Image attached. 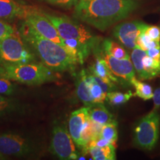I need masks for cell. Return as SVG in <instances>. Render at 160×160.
<instances>
[{"label": "cell", "mask_w": 160, "mask_h": 160, "mask_svg": "<svg viewBox=\"0 0 160 160\" xmlns=\"http://www.w3.org/2000/svg\"><path fill=\"white\" fill-rule=\"evenodd\" d=\"M44 1L64 8H71L77 5L79 0H44Z\"/></svg>", "instance_id": "83f0119b"}, {"label": "cell", "mask_w": 160, "mask_h": 160, "mask_svg": "<svg viewBox=\"0 0 160 160\" xmlns=\"http://www.w3.org/2000/svg\"><path fill=\"white\" fill-rule=\"evenodd\" d=\"M22 111V106L17 101L5 95L0 94V117Z\"/></svg>", "instance_id": "ffe728a7"}, {"label": "cell", "mask_w": 160, "mask_h": 160, "mask_svg": "<svg viewBox=\"0 0 160 160\" xmlns=\"http://www.w3.org/2000/svg\"><path fill=\"white\" fill-rule=\"evenodd\" d=\"M88 73L85 71H81L79 73L77 81V95L82 102L85 106H90L93 104L91 91H90L89 83L87 79Z\"/></svg>", "instance_id": "2e32d148"}, {"label": "cell", "mask_w": 160, "mask_h": 160, "mask_svg": "<svg viewBox=\"0 0 160 160\" xmlns=\"http://www.w3.org/2000/svg\"><path fill=\"white\" fill-rule=\"evenodd\" d=\"M87 107L88 109L89 118L94 122L104 125L116 122L113 116L108 111L103 103H93Z\"/></svg>", "instance_id": "9a60e30c"}, {"label": "cell", "mask_w": 160, "mask_h": 160, "mask_svg": "<svg viewBox=\"0 0 160 160\" xmlns=\"http://www.w3.org/2000/svg\"><path fill=\"white\" fill-rule=\"evenodd\" d=\"M133 97H134V94L131 91H128L127 93L110 91L106 94V99L112 105H120L127 102Z\"/></svg>", "instance_id": "cb8c5ba5"}, {"label": "cell", "mask_w": 160, "mask_h": 160, "mask_svg": "<svg viewBox=\"0 0 160 160\" xmlns=\"http://www.w3.org/2000/svg\"><path fill=\"white\" fill-rule=\"evenodd\" d=\"M145 33L151 39L160 42V28L155 25H148Z\"/></svg>", "instance_id": "f546056e"}, {"label": "cell", "mask_w": 160, "mask_h": 160, "mask_svg": "<svg viewBox=\"0 0 160 160\" xmlns=\"http://www.w3.org/2000/svg\"><path fill=\"white\" fill-rule=\"evenodd\" d=\"M33 140L17 133H0V153L4 157H23L34 153Z\"/></svg>", "instance_id": "52a82bcc"}, {"label": "cell", "mask_w": 160, "mask_h": 160, "mask_svg": "<svg viewBox=\"0 0 160 160\" xmlns=\"http://www.w3.org/2000/svg\"><path fill=\"white\" fill-rule=\"evenodd\" d=\"M34 54L21 37L15 31L8 37L0 40V61L2 64L32 62Z\"/></svg>", "instance_id": "5b68a950"}, {"label": "cell", "mask_w": 160, "mask_h": 160, "mask_svg": "<svg viewBox=\"0 0 160 160\" xmlns=\"http://www.w3.org/2000/svg\"><path fill=\"white\" fill-rule=\"evenodd\" d=\"M15 91V85L12 83L9 78L3 74L0 75V94L10 96Z\"/></svg>", "instance_id": "4316f807"}, {"label": "cell", "mask_w": 160, "mask_h": 160, "mask_svg": "<svg viewBox=\"0 0 160 160\" xmlns=\"http://www.w3.org/2000/svg\"><path fill=\"white\" fill-rule=\"evenodd\" d=\"M43 13L53 24L62 40L73 39L77 41L89 54L97 48L99 38L93 35L85 26L67 17Z\"/></svg>", "instance_id": "277c9868"}, {"label": "cell", "mask_w": 160, "mask_h": 160, "mask_svg": "<svg viewBox=\"0 0 160 160\" xmlns=\"http://www.w3.org/2000/svg\"><path fill=\"white\" fill-rule=\"evenodd\" d=\"M131 84L135 88V93L133 94L136 97H138L143 100H149L153 99V88L148 84L139 81V80L137 79V78L132 80Z\"/></svg>", "instance_id": "44dd1931"}, {"label": "cell", "mask_w": 160, "mask_h": 160, "mask_svg": "<svg viewBox=\"0 0 160 160\" xmlns=\"http://www.w3.org/2000/svg\"><path fill=\"white\" fill-rule=\"evenodd\" d=\"M75 145L67 129L59 125L54 126L50 145V150L53 155L63 160L78 159L79 155Z\"/></svg>", "instance_id": "ba28073f"}, {"label": "cell", "mask_w": 160, "mask_h": 160, "mask_svg": "<svg viewBox=\"0 0 160 160\" xmlns=\"http://www.w3.org/2000/svg\"><path fill=\"white\" fill-rule=\"evenodd\" d=\"M1 159H5V157H4L3 155H2L1 153H0V160Z\"/></svg>", "instance_id": "836d02e7"}, {"label": "cell", "mask_w": 160, "mask_h": 160, "mask_svg": "<svg viewBox=\"0 0 160 160\" xmlns=\"http://www.w3.org/2000/svg\"><path fill=\"white\" fill-rule=\"evenodd\" d=\"M146 53L150 57L153 58V59L160 62V46L158 48H155L148 49V51H146Z\"/></svg>", "instance_id": "4dcf8cb0"}, {"label": "cell", "mask_w": 160, "mask_h": 160, "mask_svg": "<svg viewBox=\"0 0 160 160\" xmlns=\"http://www.w3.org/2000/svg\"><path fill=\"white\" fill-rule=\"evenodd\" d=\"M87 79L89 83L90 91H91L93 103H103L106 99L107 93L103 91L101 86L95 81L92 74H88Z\"/></svg>", "instance_id": "7402d4cb"}, {"label": "cell", "mask_w": 160, "mask_h": 160, "mask_svg": "<svg viewBox=\"0 0 160 160\" xmlns=\"http://www.w3.org/2000/svg\"><path fill=\"white\" fill-rule=\"evenodd\" d=\"M19 33L41 62L53 72L73 71L79 63L67 48L42 37L25 22L20 28Z\"/></svg>", "instance_id": "7a4b0ae2"}, {"label": "cell", "mask_w": 160, "mask_h": 160, "mask_svg": "<svg viewBox=\"0 0 160 160\" xmlns=\"http://www.w3.org/2000/svg\"><path fill=\"white\" fill-rule=\"evenodd\" d=\"M24 22L31 26L42 37L65 46L63 40L55 26L39 9L28 16Z\"/></svg>", "instance_id": "9c48e42d"}, {"label": "cell", "mask_w": 160, "mask_h": 160, "mask_svg": "<svg viewBox=\"0 0 160 160\" xmlns=\"http://www.w3.org/2000/svg\"><path fill=\"white\" fill-rule=\"evenodd\" d=\"M103 51L117 59H130L128 52L122 45L112 39H107L102 42Z\"/></svg>", "instance_id": "ac0fdd59"}, {"label": "cell", "mask_w": 160, "mask_h": 160, "mask_svg": "<svg viewBox=\"0 0 160 160\" xmlns=\"http://www.w3.org/2000/svg\"><path fill=\"white\" fill-rule=\"evenodd\" d=\"M111 73L119 79L120 83L130 84L135 79V69L130 59H117L103 51L100 53Z\"/></svg>", "instance_id": "30bf717a"}, {"label": "cell", "mask_w": 160, "mask_h": 160, "mask_svg": "<svg viewBox=\"0 0 160 160\" xmlns=\"http://www.w3.org/2000/svg\"><path fill=\"white\" fill-rule=\"evenodd\" d=\"M153 102H154L155 107H160V87L158 88L153 92Z\"/></svg>", "instance_id": "1f68e13d"}, {"label": "cell", "mask_w": 160, "mask_h": 160, "mask_svg": "<svg viewBox=\"0 0 160 160\" xmlns=\"http://www.w3.org/2000/svg\"><path fill=\"white\" fill-rule=\"evenodd\" d=\"M146 54H147L146 51H144V50L137 47L133 48L131 52V62L133 63L135 71H137L138 76L141 79H143L144 75L142 59Z\"/></svg>", "instance_id": "603a6c76"}, {"label": "cell", "mask_w": 160, "mask_h": 160, "mask_svg": "<svg viewBox=\"0 0 160 160\" xmlns=\"http://www.w3.org/2000/svg\"><path fill=\"white\" fill-rule=\"evenodd\" d=\"M160 115L157 111L150 112L142 118L134 129L133 141L137 147L145 150H152L159 139Z\"/></svg>", "instance_id": "8992f818"}, {"label": "cell", "mask_w": 160, "mask_h": 160, "mask_svg": "<svg viewBox=\"0 0 160 160\" xmlns=\"http://www.w3.org/2000/svg\"><path fill=\"white\" fill-rule=\"evenodd\" d=\"M38 9L33 6L20 4L14 0H0V19L3 21L16 19L25 20L28 16Z\"/></svg>", "instance_id": "7c38bea8"}, {"label": "cell", "mask_w": 160, "mask_h": 160, "mask_svg": "<svg viewBox=\"0 0 160 160\" xmlns=\"http://www.w3.org/2000/svg\"><path fill=\"white\" fill-rule=\"evenodd\" d=\"M138 5L137 0H88L78 2L75 5L74 17L105 31L120 20L125 19Z\"/></svg>", "instance_id": "6da1fadb"}, {"label": "cell", "mask_w": 160, "mask_h": 160, "mask_svg": "<svg viewBox=\"0 0 160 160\" xmlns=\"http://www.w3.org/2000/svg\"><path fill=\"white\" fill-rule=\"evenodd\" d=\"M15 31V29L11 25L0 19V40L11 35Z\"/></svg>", "instance_id": "f1b7e54d"}, {"label": "cell", "mask_w": 160, "mask_h": 160, "mask_svg": "<svg viewBox=\"0 0 160 160\" xmlns=\"http://www.w3.org/2000/svg\"><path fill=\"white\" fill-rule=\"evenodd\" d=\"M148 25L139 21L128 22L119 24L113 30V36L128 49L137 47V40L142 32L145 31Z\"/></svg>", "instance_id": "8fae6325"}, {"label": "cell", "mask_w": 160, "mask_h": 160, "mask_svg": "<svg viewBox=\"0 0 160 160\" xmlns=\"http://www.w3.org/2000/svg\"><path fill=\"white\" fill-rule=\"evenodd\" d=\"M115 148L114 145L105 147H90L84 152L89 153L92 159L95 160H114L116 159Z\"/></svg>", "instance_id": "e0dca14e"}, {"label": "cell", "mask_w": 160, "mask_h": 160, "mask_svg": "<svg viewBox=\"0 0 160 160\" xmlns=\"http://www.w3.org/2000/svg\"><path fill=\"white\" fill-rule=\"evenodd\" d=\"M85 1H88V0H79V2H85Z\"/></svg>", "instance_id": "e575fe53"}, {"label": "cell", "mask_w": 160, "mask_h": 160, "mask_svg": "<svg viewBox=\"0 0 160 160\" xmlns=\"http://www.w3.org/2000/svg\"><path fill=\"white\" fill-rule=\"evenodd\" d=\"M100 137L116 145V142H117L118 139L117 122L102 125L101 133H100Z\"/></svg>", "instance_id": "d4e9b609"}, {"label": "cell", "mask_w": 160, "mask_h": 160, "mask_svg": "<svg viewBox=\"0 0 160 160\" xmlns=\"http://www.w3.org/2000/svg\"><path fill=\"white\" fill-rule=\"evenodd\" d=\"M90 71L91 74L100 78L114 88L116 83H120L119 79L110 71L108 66L100 54L96 58L94 63L90 68Z\"/></svg>", "instance_id": "5bb4252c"}, {"label": "cell", "mask_w": 160, "mask_h": 160, "mask_svg": "<svg viewBox=\"0 0 160 160\" xmlns=\"http://www.w3.org/2000/svg\"><path fill=\"white\" fill-rule=\"evenodd\" d=\"M144 75L142 80L151 79L160 75V62L146 54L142 59Z\"/></svg>", "instance_id": "d6986e66"}, {"label": "cell", "mask_w": 160, "mask_h": 160, "mask_svg": "<svg viewBox=\"0 0 160 160\" xmlns=\"http://www.w3.org/2000/svg\"><path fill=\"white\" fill-rule=\"evenodd\" d=\"M3 75L13 81L38 85L55 79L53 71L42 63L2 64Z\"/></svg>", "instance_id": "3957f363"}, {"label": "cell", "mask_w": 160, "mask_h": 160, "mask_svg": "<svg viewBox=\"0 0 160 160\" xmlns=\"http://www.w3.org/2000/svg\"><path fill=\"white\" fill-rule=\"evenodd\" d=\"M137 48H139L142 49L144 51H148V49L159 47L160 42L151 39V38L148 37L147 34L145 33V31H144L138 37L137 40Z\"/></svg>", "instance_id": "484cf974"}, {"label": "cell", "mask_w": 160, "mask_h": 160, "mask_svg": "<svg viewBox=\"0 0 160 160\" xmlns=\"http://www.w3.org/2000/svg\"><path fill=\"white\" fill-rule=\"evenodd\" d=\"M3 74V69L2 67H0V75Z\"/></svg>", "instance_id": "d6a6232c"}, {"label": "cell", "mask_w": 160, "mask_h": 160, "mask_svg": "<svg viewBox=\"0 0 160 160\" xmlns=\"http://www.w3.org/2000/svg\"><path fill=\"white\" fill-rule=\"evenodd\" d=\"M88 118V109L87 106H85L72 112L68 120L70 134L77 147L82 150L84 148L82 141V133Z\"/></svg>", "instance_id": "4fadbf2b"}]
</instances>
